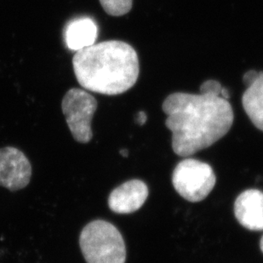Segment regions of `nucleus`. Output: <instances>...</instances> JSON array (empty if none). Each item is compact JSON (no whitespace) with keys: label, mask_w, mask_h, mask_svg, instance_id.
<instances>
[{"label":"nucleus","mask_w":263,"mask_h":263,"mask_svg":"<svg viewBox=\"0 0 263 263\" xmlns=\"http://www.w3.org/2000/svg\"><path fill=\"white\" fill-rule=\"evenodd\" d=\"M242 104L254 125L263 132V72H259L258 77L247 87Z\"/></svg>","instance_id":"9d476101"},{"label":"nucleus","mask_w":263,"mask_h":263,"mask_svg":"<svg viewBox=\"0 0 263 263\" xmlns=\"http://www.w3.org/2000/svg\"><path fill=\"white\" fill-rule=\"evenodd\" d=\"M80 246L87 263H125L126 247L116 227L96 220L83 229Z\"/></svg>","instance_id":"7ed1b4c3"},{"label":"nucleus","mask_w":263,"mask_h":263,"mask_svg":"<svg viewBox=\"0 0 263 263\" xmlns=\"http://www.w3.org/2000/svg\"><path fill=\"white\" fill-rule=\"evenodd\" d=\"M260 248H261V252L263 253V236L261 241H260Z\"/></svg>","instance_id":"2eb2a0df"},{"label":"nucleus","mask_w":263,"mask_h":263,"mask_svg":"<svg viewBox=\"0 0 263 263\" xmlns=\"http://www.w3.org/2000/svg\"><path fill=\"white\" fill-rule=\"evenodd\" d=\"M238 222L251 231H263V193L248 189L238 195L234 204Z\"/></svg>","instance_id":"6e6552de"},{"label":"nucleus","mask_w":263,"mask_h":263,"mask_svg":"<svg viewBox=\"0 0 263 263\" xmlns=\"http://www.w3.org/2000/svg\"><path fill=\"white\" fill-rule=\"evenodd\" d=\"M258 75L259 72L255 71V70H250L248 72H246L243 78L245 85L248 87L249 85H251L256 80V78L258 77Z\"/></svg>","instance_id":"f8f14e48"},{"label":"nucleus","mask_w":263,"mask_h":263,"mask_svg":"<svg viewBox=\"0 0 263 263\" xmlns=\"http://www.w3.org/2000/svg\"><path fill=\"white\" fill-rule=\"evenodd\" d=\"M98 35L97 23L89 17H80L70 21L64 30L67 47L71 50H83L94 45Z\"/></svg>","instance_id":"1a4fd4ad"},{"label":"nucleus","mask_w":263,"mask_h":263,"mask_svg":"<svg viewBox=\"0 0 263 263\" xmlns=\"http://www.w3.org/2000/svg\"><path fill=\"white\" fill-rule=\"evenodd\" d=\"M222 88L218 81L207 80L199 94L176 92L164 100L165 125L172 132V148L178 156L212 146L231 129L234 111L229 100L221 97Z\"/></svg>","instance_id":"f257e3e1"},{"label":"nucleus","mask_w":263,"mask_h":263,"mask_svg":"<svg viewBox=\"0 0 263 263\" xmlns=\"http://www.w3.org/2000/svg\"><path fill=\"white\" fill-rule=\"evenodd\" d=\"M97 108V102L92 95L84 89L73 88L66 93L62 109L72 137L80 143L92 139L91 120Z\"/></svg>","instance_id":"39448f33"},{"label":"nucleus","mask_w":263,"mask_h":263,"mask_svg":"<svg viewBox=\"0 0 263 263\" xmlns=\"http://www.w3.org/2000/svg\"><path fill=\"white\" fill-rule=\"evenodd\" d=\"M146 119H147V117H146V114L144 112H138L137 117V124L139 125H143L146 123Z\"/></svg>","instance_id":"ddd939ff"},{"label":"nucleus","mask_w":263,"mask_h":263,"mask_svg":"<svg viewBox=\"0 0 263 263\" xmlns=\"http://www.w3.org/2000/svg\"><path fill=\"white\" fill-rule=\"evenodd\" d=\"M105 12L112 16H121L132 10L133 0H100Z\"/></svg>","instance_id":"9b49d317"},{"label":"nucleus","mask_w":263,"mask_h":263,"mask_svg":"<svg viewBox=\"0 0 263 263\" xmlns=\"http://www.w3.org/2000/svg\"><path fill=\"white\" fill-rule=\"evenodd\" d=\"M216 181V175L211 165L194 159L180 162L172 174L176 191L192 203L204 200L211 194Z\"/></svg>","instance_id":"20e7f679"},{"label":"nucleus","mask_w":263,"mask_h":263,"mask_svg":"<svg viewBox=\"0 0 263 263\" xmlns=\"http://www.w3.org/2000/svg\"><path fill=\"white\" fill-rule=\"evenodd\" d=\"M32 166L25 154L13 146L0 149V186L18 191L29 184Z\"/></svg>","instance_id":"423d86ee"},{"label":"nucleus","mask_w":263,"mask_h":263,"mask_svg":"<svg viewBox=\"0 0 263 263\" xmlns=\"http://www.w3.org/2000/svg\"><path fill=\"white\" fill-rule=\"evenodd\" d=\"M120 154H121L122 156L126 158V157L129 156V155H128L129 152H128L127 149H122V150H120Z\"/></svg>","instance_id":"4468645a"},{"label":"nucleus","mask_w":263,"mask_h":263,"mask_svg":"<svg viewBox=\"0 0 263 263\" xmlns=\"http://www.w3.org/2000/svg\"><path fill=\"white\" fill-rule=\"evenodd\" d=\"M148 194V187L143 181H126L112 190L108 198V206L115 213H133L144 204Z\"/></svg>","instance_id":"0eeeda50"},{"label":"nucleus","mask_w":263,"mask_h":263,"mask_svg":"<svg viewBox=\"0 0 263 263\" xmlns=\"http://www.w3.org/2000/svg\"><path fill=\"white\" fill-rule=\"evenodd\" d=\"M75 77L84 89L106 96L129 90L139 76V59L127 43L109 40L78 50L72 58Z\"/></svg>","instance_id":"f03ea898"}]
</instances>
